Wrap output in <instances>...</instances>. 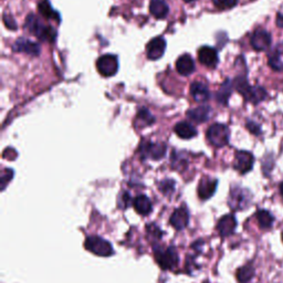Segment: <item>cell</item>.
I'll use <instances>...</instances> for the list:
<instances>
[{
	"label": "cell",
	"mask_w": 283,
	"mask_h": 283,
	"mask_svg": "<svg viewBox=\"0 0 283 283\" xmlns=\"http://www.w3.org/2000/svg\"><path fill=\"white\" fill-rule=\"evenodd\" d=\"M233 88H236L237 92L242 95L247 102H250L254 105L264 102L268 98V92L265 91V88L260 86L252 87L248 82L247 74L238 75L233 80Z\"/></svg>",
	"instance_id": "obj_1"
},
{
	"label": "cell",
	"mask_w": 283,
	"mask_h": 283,
	"mask_svg": "<svg viewBox=\"0 0 283 283\" xmlns=\"http://www.w3.org/2000/svg\"><path fill=\"white\" fill-rule=\"evenodd\" d=\"M26 29L29 30L31 34L37 35L42 41L52 42L55 40L56 31L50 26H44L35 15H29L26 19Z\"/></svg>",
	"instance_id": "obj_2"
},
{
	"label": "cell",
	"mask_w": 283,
	"mask_h": 283,
	"mask_svg": "<svg viewBox=\"0 0 283 283\" xmlns=\"http://www.w3.org/2000/svg\"><path fill=\"white\" fill-rule=\"evenodd\" d=\"M154 252L156 262L161 269L173 270L178 265L179 257L175 247H168L166 249L155 247Z\"/></svg>",
	"instance_id": "obj_3"
},
{
	"label": "cell",
	"mask_w": 283,
	"mask_h": 283,
	"mask_svg": "<svg viewBox=\"0 0 283 283\" xmlns=\"http://www.w3.org/2000/svg\"><path fill=\"white\" fill-rule=\"evenodd\" d=\"M252 195L248 189L234 186L231 188L228 198V205L232 210H245L251 205Z\"/></svg>",
	"instance_id": "obj_4"
},
{
	"label": "cell",
	"mask_w": 283,
	"mask_h": 283,
	"mask_svg": "<svg viewBox=\"0 0 283 283\" xmlns=\"http://www.w3.org/2000/svg\"><path fill=\"white\" fill-rule=\"evenodd\" d=\"M207 140L212 146L224 147L229 143L230 131L227 125L216 123L212 124L207 131Z\"/></svg>",
	"instance_id": "obj_5"
},
{
	"label": "cell",
	"mask_w": 283,
	"mask_h": 283,
	"mask_svg": "<svg viewBox=\"0 0 283 283\" xmlns=\"http://www.w3.org/2000/svg\"><path fill=\"white\" fill-rule=\"evenodd\" d=\"M84 247L88 251L99 257H110L114 253L110 242L98 236L88 237L84 242Z\"/></svg>",
	"instance_id": "obj_6"
},
{
	"label": "cell",
	"mask_w": 283,
	"mask_h": 283,
	"mask_svg": "<svg viewBox=\"0 0 283 283\" xmlns=\"http://www.w3.org/2000/svg\"><path fill=\"white\" fill-rule=\"evenodd\" d=\"M141 157L143 159H161L166 154V146L164 144L153 143V142L145 141L140 146Z\"/></svg>",
	"instance_id": "obj_7"
},
{
	"label": "cell",
	"mask_w": 283,
	"mask_h": 283,
	"mask_svg": "<svg viewBox=\"0 0 283 283\" xmlns=\"http://www.w3.org/2000/svg\"><path fill=\"white\" fill-rule=\"evenodd\" d=\"M250 44L252 49L257 52H262L269 50L272 46V35L269 31L262 28L254 30L250 38Z\"/></svg>",
	"instance_id": "obj_8"
},
{
	"label": "cell",
	"mask_w": 283,
	"mask_h": 283,
	"mask_svg": "<svg viewBox=\"0 0 283 283\" xmlns=\"http://www.w3.org/2000/svg\"><path fill=\"white\" fill-rule=\"evenodd\" d=\"M98 71L103 76H113L119 70V59L114 54H105L98 59L96 62Z\"/></svg>",
	"instance_id": "obj_9"
},
{
	"label": "cell",
	"mask_w": 283,
	"mask_h": 283,
	"mask_svg": "<svg viewBox=\"0 0 283 283\" xmlns=\"http://www.w3.org/2000/svg\"><path fill=\"white\" fill-rule=\"evenodd\" d=\"M254 157L250 152L247 151H238L234 155L233 167L236 171L239 172L242 175L249 173L253 167Z\"/></svg>",
	"instance_id": "obj_10"
},
{
	"label": "cell",
	"mask_w": 283,
	"mask_h": 283,
	"mask_svg": "<svg viewBox=\"0 0 283 283\" xmlns=\"http://www.w3.org/2000/svg\"><path fill=\"white\" fill-rule=\"evenodd\" d=\"M166 50V40L161 37H156L152 39L146 46V54L149 60H159L163 56Z\"/></svg>",
	"instance_id": "obj_11"
},
{
	"label": "cell",
	"mask_w": 283,
	"mask_h": 283,
	"mask_svg": "<svg viewBox=\"0 0 283 283\" xmlns=\"http://www.w3.org/2000/svg\"><path fill=\"white\" fill-rule=\"evenodd\" d=\"M189 221V212L185 205L181 206L180 208L176 209L173 212V215L169 219V222L176 230H183L187 227Z\"/></svg>",
	"instance_id": "obj_12"
},
{
	"label": "cell",
	"mask_w": 283,
	"mask_h": 283,
	"mask_svg": "<svg viewBox=\"0 0 283 283\" xmlns=\"http://www.w3.org/2000/svg\"><path fill=\"white\" fill-rule=\"evenodd\" d=\"M198 59H199L200 63H203L204 66L208 68H215L218 61H219V58H218V52L212 47H203L200 48L199 51H198Z\"/></svg>",
	"instance_id": "obj_13"
},
{
	"label": "cell",
	"mask_w": 283,
	"mask_h": 283,
	"mask_svg": "<svg viewBox=\"0 0 283 283\" xmlns=\"http://www.w3.org/2000/svg\"><path fill=\"white\" fill-rule=\"evenodd\" d=\"M217 186H218L217 179L209 178V177H204V178L199 181V185H198V196H199L200 199L203 200L209 199V198L216 193Z\"/></svg>",
	"instance_id": "obj_14"
},
{
	"label": "cell",
	"mask_w": 283,
	"mask_h": 283,
	"mask_svg": "<svg viewBox=\"0 0 283 283\" xmlns=\"http://www.w3.org/2000/svg\"><path fill=\"white\" fill-rule=\"evenodd\" d=\"M237 228V220L233 215H226L218 221L217 230L221 237H228L232 234Z\"/></svg>",
	"instance_id": "obj_15"
},
{
	"label": "cell",
	"mask_w": 283,
	"mask_h": 283,
	"mask_svg": "<svg viewBox=\"0 0 283 283\" xmlns=\"http://www.w3.org/2000/svg\"><path fill=\"white\" fill-rule=\"evenodd\" d=\"M283 54V42L278 43L268 54V64L273 71L282 72L283 71V61L281 55Z\"/></svg>",
	"instance_id": "obj_16"
},
{
	"label": "cell",
	"mask_w": 283,
	"mask_h": 283,
	"mask_svg": "<svg viewBox=\"0 0 283 283\" xmlns=\"http://www.w3.org/2000/svg\"><path fill=\"white\" fill-rule=\"evenodd\" d=\"M14 51L16 52H25V53L31 55H39L40 53V46L38 43L30 41L29 39L20 38L14 43L13 47Z\"/></svg>",
	"instance_id": "obj_17"
},
{
	"label": "cell",
	"mask_w": 283,
	"mask_h": 283,
	"mask_svg": "<svg viewBox=\"0 0 283 283\" xmlns=\"http://www.w3.org/2000/svg\"><path fill=\"white\" fill-rule=\"evenodd\" d=\"M212 116V108L208 105H200L196 108H192L187 112V117L195 123L207 122Z\"/></svg>",
	"instance_id": "obj_18"
},
{
	"label": "cell",
	"mask_w": 283,
	"mask_h": 283,
	"mask_svg": "<svg viewBox=\"0 0 283 283\" xmlns=\"http://www.w3.org/2000/svg\"><path fill=\"white\" fill-rule=\"evenodd\" d=\"M195 61L189 54L180 55L176 61V70L181 75H191L195 71Z\"/></svg>",
	"instance_id": "obj_19"
},
{
	"label": "cell",
	"mask_w": 283,
	"mask_h": 283,
	"mask_svg": "<svg viewBox=\"0 0 283 283\" xmlns=\"http://www.w3.org/2000/svg\"><path fill=\"white\" fill-rule=\"evenodd\" d=\"M191 94L196 102L203 103L209 99L210 93L208 88L200 82H195L191 87Z\"/></svg>",
	"instance_id": "obj_20"
},
{
	"label": "cell",
	"mask_w": 283,
	"mask_h": 283,
	"mask_svg": "<svg viewBox=\"0 0 283 283\" xmlns=\"http://www.w3.org/2000/svg\"><path fill=\"white\" fill-rule=\"evenodd\" d=\"M149 13L156 19H164L169 13V7L164 0H152L149 3Z\"/></svg>",
	"instance_id": "obj_21"
},
{
	"label": "cell",
	"mask_w": 283,
	"mask_h": 283,
	"mask_svg": "<svg viewBox=\"0 0 283 283\" xmlns=\"http://www.w3.org/2000/svg\"><path fill=\"white\" fill-rule=\"evenodd\" d=\"M133 205H134V208L137 212L142 216H147L152 212L153 206L152 201L149 200V198L145 195H140L137 196L134 201H133Z\"/></svg>",
	"instance_id": "obj_22"
},
{
	"label": "cell",
	"mask_w": 283,
	"mask_h": 283,
	"mask_svg": "<svg viewBox=\"0 0 283 283\" xmlns=\"http://www.w3.org/2000/svg\"><path fill=\"white\" fill-rule=\"evenodd\" d=\"M174 131L180 139L184 140H191L197 135V129L188 122H179L178 124H176Z\"/></svg>",
	"instance_id": "obj_23"
},
{
	"label": "cell",
	"mask_w": 283,
	"mask_h": 283,
	"mask_svg": "<svg viewBox=\"0 0 283 283\" xmlns=\"http://www.w3.org/2000/svg\"><path fill=\"white\" fill-rule=\"evenodd\" d=\"M232 90H233V82H231L229 79H227L224 83H222L219 91H218L216 94V99L218 102H219L220 104L227 105L229 98L232 94Z\"/></svg>",
	"instance_id": "obj_24"
},
{
	"label": "cell",
	"mask_w": 283,
	"mask_h": 283,
	"mask_svg": "<svg viewBox=\"0 0 283 283\" xmlns=\"http://www.w3.org/2000/svg\"><path fill=\"white\" fill-rule=\"evenodd\" d=\"M259 227L261 229H269L272 227L274 222V217L268 210H259L256 213Z\"/></svg>",
	"instance_id": "obj_25"
},
{
	"label": "cell",
	"mask_w": 283,
	"mask_h": 283,
	"mask_svg": "<svg viewBox=\"0 0 283 283\" xmlns=\"http://www.w3.org/2000/svg\"><path fill=\"white\" fill-rule=\"evenodd\" d=\"M254 268L251 264H248L237 271V279L240 283H248L254 276Z\"/></svg>",
	"instance_id": "obj_26"
},
{
	"label": "cell",
	"mask_w": 283,
	"mask_h": 283,
	"mask_svg": "<svg viewBox=\"0 0 283 283\" xmlns=\"http://www.w3.org/2000/svg\"><path fill=\"white\" fill-rule=\"evenodd\" d=\"M38 8H39V13L41 14L44 18H47V19H56L58 21H60L59 14L55 13V11L52 9L50 2L48 1V0H43L42 2H40Z\"/></svg>",
	"instance_id": "obj_27"
},
{
	"label": "cell",
	"mask_w": 283,
	"mask_h": 283,
	"mask_svg": "<svg viewBox=\"0 0 283 283\" xmlns=\"http://www.w3.org/2000/svg\"><path fill=\"white\" fill-rule=\"evenodd\" d=\"M137 122L141 123L142 127H144L148 126V125H152L155 122V119L147 108H142L139 112V114H137Z\"/></svg>",
	"instance_id": "obj_28"
},
{
	"label": "cell",
	"mask_w": 283,
	"mask_h": 283,
	"mask_svg": "<svg viewBox=\"0 0 283 283\" xmlns=\"http://www.w3.org/2000/svg\"><path fill=\"white\" fill-rule=\"evenodd\" d=\"M159 191L165 195H171L175 191V181L171 179H165L160 181Z\"/></svg>",
	"instance_id": "obj_29"
},
{
	"label": "cell",
	"mask_w": 283,
	"mask_h": 283,
	"mask_svg": "<svg viewBox=\"0 0 283 283\" xmlns=\"http://www.w3.org/2000/svg\"><path fill=\"white\" fill-rule=\"evenodd\" d=\"M213 5L219 9H231L238 5V0H212Z\"/></svg>",
	"instance_id": "obj_30"
},
{
	"label": "cell",
	"mask_w": 283,
	"mask_h": 283,
	"mask_svg": "<svg viewBox=\"0 0 283 283\" xmlns=\"http://www.w3.org/2000/svg\"><path fill=\"white\" fill-rule=\"evenodd\" d=\"M262 171H264V174L265 176H269V174H271V171L273 168V156L270 154H266L265 156V159H262Z\"/></svg>",
	"instance_id": "obj_31"
},
{
	"label": "cell",
	"mask_w": 283,
	"mask_h": 283,
	"mask_svg": "<svg viewBox=\"0 0 283 283\" xmlns=\"http://www.w3.org/2000/svg\"><path fill=\"white\" fill-rule=\"evenodd\" d=\"M246 127H247V129H248V131H249L250 133H251V134L256 135V136L261 135V133H262L261 126H260V125H259L258 123L254 122V121H251V120L247 121Z\"/></svg>",
	"instance_id": "obj_32"
},
{
	"label": "cell",
	"mask_w": 283,
	"mask_h": 283,
	"mask_svg": "<svg viewBox=\"0 0 283 283\" xmlns=\"http://www.w3.org/2000/svg\"><path fill=\"white\" fill-rule=\"evenodd\" d=\"M14 177V171L13 169H5V172L2 173V177H1V189L3 191V189L6 188V185L9 183V181L11 180V178Z\"/></svg>",
	"instance_id": "obj_33"
},
{
	"label": "cell",
	"mask_w": 283,
	"mask_h": 283,
	"mask_svg": "<svg viewBox=\"0 0 283 283\" xmlns=\"http://www.w3.org/2000/svg\"><path fill=\"white\" fill-rule=\"evenodd\" d=\"M131 203V196L127 193H122V195L120 196V206L122 208H126Z\"/></svg>",
	"instance_id": "obj_34"
},
{
	"label": "cell",
	"mask_w": 283,
	"mask_h": 283,
	"mask_svg": "<svg viewBox=\"0 0 283 283\" xmlns=\"http://www.w3.org/2000/svg\"><path fill=\"white\" fill-rule=\"evenodd\" d=\"M276 25H277L278 28H280V29H283V14L282 13H278L277 14Z\"/></svg>",
	"instance_id": "obj_35"
},
{
	"label": "cell",
	"mask_w": 283,
	"mask_h": 283,
	"mask_svg": "<svg viewBox=\"0 0 283 283\" xmlns=\"http://www.w3.org/2000/svg\"><path fill=\"white\" fill-rule=\"evenodd\" d=\"M279 188H280V194H281L282 197H283V181L280 184V186H279Z\"/></svg>",
	"instance_id": "obj_36"
},
{
	"label": "cell",
	"mask_w": 283,
	"mask_h": 283,
	"mask_svg": "<svg viewBox=\"0 0 283 283\" xmlns=\"http://www.w3.org/2000/svg\"><path fill=\"white\" fill-rule=\"evenodd\" d=\"M185 2H193V1H196V0H184Z\"/></svg>",
	"instance_id": "obj_37"
},
{
	"label": "cell",
	"mask_w": 283,
	"mask_h": 283,
	"mask_svg": "<svg viewBox=\"0 0 283 283\" xmlns=\"http://www.w3.org/2000/svg\"><path fill=\"white\" fill-rule=\"evenodd\" d=\"M282 240H283V232H282Z\"/></svg>",
	"instance_id": "obj_38"
},
{
	"label": "cell",
	"mask_w": 283,
	"mask_h": 283,
	"mask_svg": "<svg viewBox=\"0 0 283 283\" xmlns=\"http://www.w3.org/2000/svg\"><path fill=\"white\" fill-rule=\"evenodd\" d=\"M205 283H208V282H205Z\"/></svg>",
	"instance_id": "obj_39"
}]
</instances>
